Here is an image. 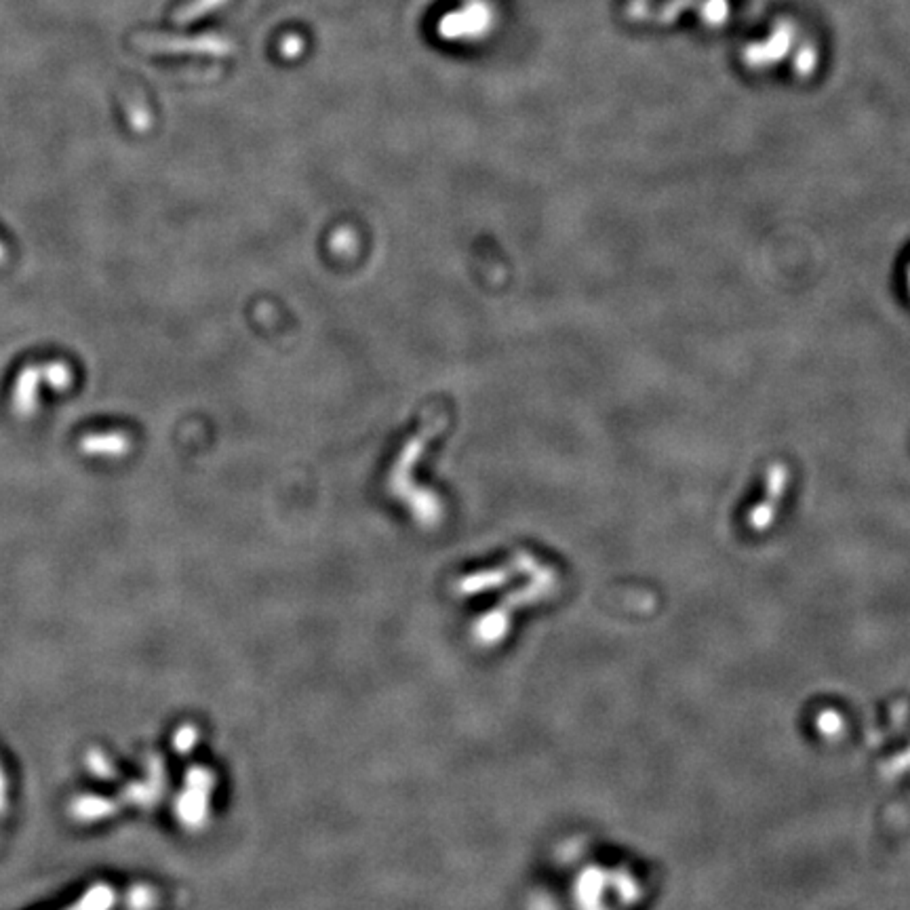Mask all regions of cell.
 <instances>
[{
  "label": "cell",
  "instance_id": "ba28073f",
  "mask_svg": "<svg viewBox=\"0 0 910 910\" xmlns=\"http://www.w3.org/2000/svg\"><path fill=\"white\" fill-rule=\"evenodd\" d=\"M154 890H150V887H135V890H131L129 893V906L133 910H142V908H150L152 906L154 902Z\"/></svg>",
  "mask_w": 910,
  "mask_h": 910
},
{
  "label": "cell",
  "instance_id": "9c48e42d",
  "mask_svg": "<svg viewBox=\"0 0 910 910\" xmlns=\"http://www.w3.org/2000/svg\"><path fill=\"white\" fill-rule=\"evenodd\" d=\"M194 740H197V729L192 725L181 727L175 734V748L180 752H188L194 746Z\"/></svg>",
  "mask_w": 910,
  "mask_h": 910
},
{
  "label": "cell",
  "instance_id": "7a4b0ae2",
  "mask_svg": "<svg viewBox=\"0 0 910 910\" xmlns=\"http://www.w3.org/2000/svg\"><path fill=\"white\" fill-rule=\"evenodd\" d=\"M186 782L184 795L177 798V815L190 829H197L198 824L204 822V815H207V801L215 778L209 769L192 767L188 771Z\"/></svg>",
  "mask_w": 910,
  "mask_h": 910
},
{
  "label": "cell",
  "instance_id": "6da1fadb",
  "mask_svg": "<svg viewBox=\"0 0 910 910\" xmlns=\"http://www.w3.org/2000/svg\"><path fill=\"white\" fill-rule=\"evenodd\" d=\"M491 4L487 0H468L462 9L443 15L436 32L443 41H479L491 30Z\"/></svg>",
  "mask_w": 910,
  "mask_h": 910
},
{
  "label": "cell",
  "instance_id": "277c9868",
  "mask_svg": "<svg viewBox=\"0 0 910 910\" xmlns=\"http://www.w3.org/2000/svg\"><path fill=\"white\" fill-rule=\"evenodd\" d=\"M116 809H119V806L105 797H81L76 798L74 806H72V814H74V818H79L81 822H91V820H99L114 814Z\"/></svg>",
  "mask_w": 910,
  "mask_h": 910
},
{
  "label": "cell",
  "instance_id": "5b68a950",
  "mask_svg": "<svg viewBox=\"0 0 910 910\" xmlns=\"http://www.w3.org/2000/svg\"><path fill=\"white\" fill-rule=\"evenodd\" d=\"M114 893L116 891L112 890V887L105 885V883L93 885L91 890H89L85 896L81 898V900H76L70 908H66V910H110L116 902Z\"/></svg>",
  "mask_w": 910,
  "mask_h": 910
},
{
  "label": "cell",
  "instance_id": "30bf717a",
  "mask_svg": "<svg viewBox=\"0 0 910 910\" xmlns=\"http://www.w3.org/2000/svg\"><path fill=\"white\" fill-rule=\"evenodd\" d=\"M7 803H9L7 778H4L3 765H0V822H3V818H4V815H7Z\"/></svg>",
  "mask_w": 910,
  "mask_h": 910
},
{
  "label": "cell",
  "instance_id": "3957f363",
  "mask_svg": "<svg viewBox=\"0 0 910 910\" xmlns=\"http://www.w3.org/2000/svg\"><path fill=\"white\" fill-rule=\"evenodd\" d=\"M152 49H166L165 53H197L213 55V58H228L235 53V42L224 36H198V38H150Z\"/></svg>",
  "mask_w": 910,
  "mask_h": 910
},
{
  "label": "cell",
  "instance_id": "8992f818",
  "mask_svg": "<svg viewBox=\"0 0 910 910\" xmlns=\"http://www.w3.org/2000/svg\"><path fill=\"white\" fill-rule=\"evenodd\" d=\"M228 4V0H190L181 9L175 11V24H192V21L204 18Z\"/></svg>",
  "mask_w": 910,
  "mask_h": 910
},
{
  "label": "cell",
  "instance_id": "52a82bcc",
  "mask_svg": "<svg viewBox=\"0 0 910 910\" xmlns=\"http://www.w3.org/2000/svg\"><path fill=\"white\" fill-rule=\"evenodd\" d=\"M304 47H306V42H304L302 36L287 35L281 41V55H282V58H287V59H296V58H299V55L304 53Z\"/></svg>",
  "mask_w": 910,
  "mask_h": 910
}]
</instances>
